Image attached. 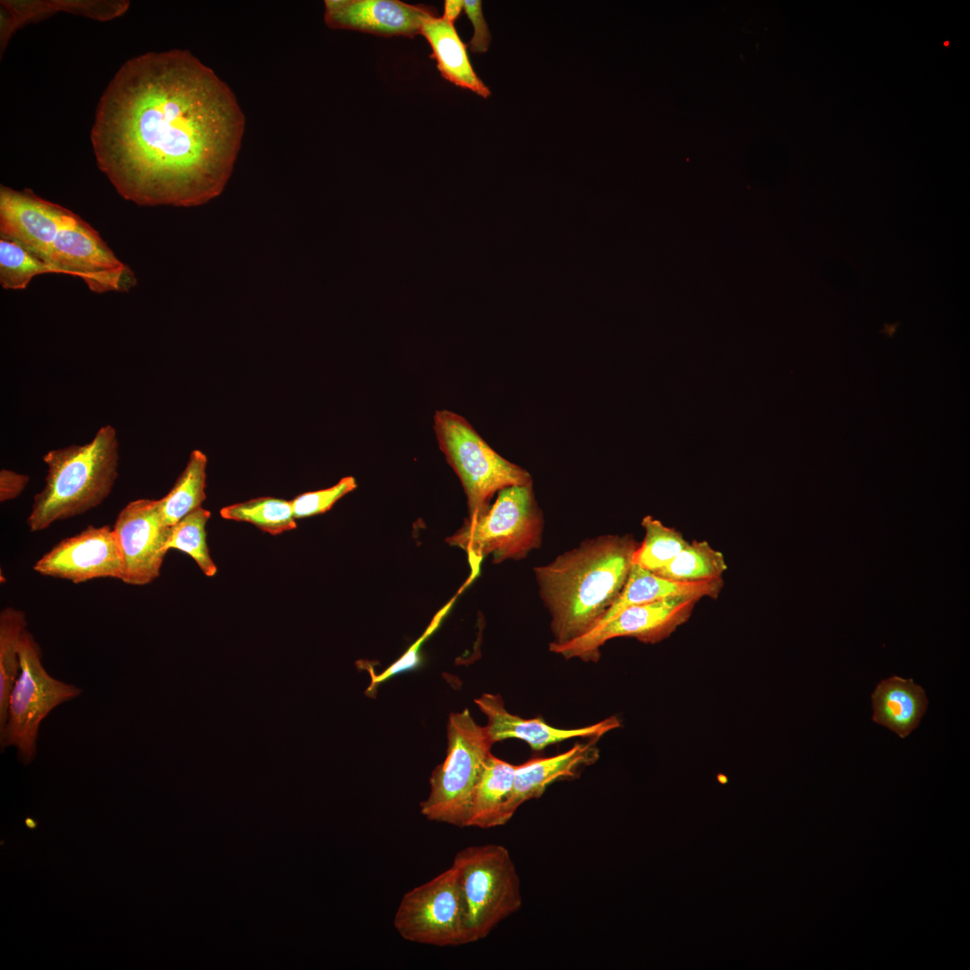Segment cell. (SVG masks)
Returning <instances> with one entry per match:
<instances>
[{"mask_svg": "<svg viewBox=\"0 0 970 970\" xmlns=\"http://www.w3.org/2000/svg\"><path fill=\"white\" fill-rule=\"evenodd\" d=\"M244 115L229 86L190 52L125 62L101 95L91 130L99 169L139 206H200L225 189Z\"/></svg>", "mask_w": 970, "mask_h": 970, "instance_id": "cell-1", "label": "cell"}, {"mask_svg": "<svg viewBox=\"0 0 970 970\" xmlns=\"http://www.w3.org/2000/svg\"><path fill=\"white\" fill-rule=\"evenodd\" d=\"M638 546L631 535H601L534 569L551 616L550 644H566L598 625L622 591Z\"/></svg>", "mask_w": 970, "mask_h": 970, "instance_id": "cell-2", "label": "cell"}, {"mask_svg": "<svg viewBox=\"0 0 970 970\" xmlns=\"http://www.w3.org/2000/svg\"><path fill=\"white\" fill-rule=\"evenodd\" d=\"M119 449L116 429L107 424L87 444L47 452L42 457L45 484L34 496L27 518L30 531H43L101 505L118 478Z\"/></svg>", "mask_w": 970, "mask_h": 970, "instance_id": "cell-3", "label": "cell"}, {"mask_svg": "<svg viewBox=\"0 0 970 970\" xmlns=\"http://www.w3.org/2000/svg\"><path fill=\"white\" fill-rule=\"evenodd\" d=\"M543 525L533 483L514 485L498 490L492 505L468 516L462 527L445 541L467 554L471 568L467 586L480 574L485 556L491 555L493 563L520 560L540 548Z\"/></svg>", "mask_w": 970, "mask_h": 970, "instance_id": "cell-4", "label": "cell"}, {"mask_svg": "<svg viewBox=\"0 0 970 970\" xmlns=\"http://www.w3.org/2000/svg\"><path fill=\"white\" fill-rule=\"evenodd\" d=\"M446 728V757L430 775L420 812L430 821L465 827L473 789L494 744L468 709L452 712Z\"/></svg>", "mask_w": 970, "mask_h": 970, "instance_id": "cell-5", "label": "cell"}, {"mask_svg": "<svg viewBox=\"0 0 970 970\" xmlns=\"http://www.w3.org/2000/svg\"><path fill=\"white\" fill-rule=\"evenodd\" d=\"M20 672L12 688L4 724L0 727V749L13 747L24 765L37 754L40 728L48 714L59 705L83 692L72 683L50 675L42 664V650L26 629L18 647Z\"/></svg>", "mask_w": 970, "mask_h": 970, "instance_id": "cell-6", "label": "cell"}, {"mask_svg": "<svg viewBox=\"0 0 970 970\" xmlns=\"http://www.w3.org/2000/svg\"><path fill=\"white\" fill-rule=\"evenodd\" d=\"M433 428L440 450L463 485L468 516L485 510L498 490L533 483L525 469L498 454L461 415L436 410Z\"/></svg>", "mask_w": 970, "mask_h": 970, "instance_id": "cell-7", "label": "cell"}, {"mask_svg": "<svg viewBox=\"0 0 970 970\" xmlns=\"http://www.w3.org/2000/svg\"><path fill=\"white\" fill-rule=\"evenodd\" d=\"M467 909L469 943L487 937L522 905L520 879L507 849L499 844L469 846L451 865Z\"/></svg>", "mask_w": 970, "mask_h": 970, "instance_id": "cell-8", "label": "cell"}, {"mask_svg": "<svg viewBox=\"0 0 970 970\" xmlns=\"http://www.w3.org/2000/svg\"><path fill=\"white\" fill-rule=\"evenodd\" d=\"M393 926L411 942L437 947L469 944L467 909L454 869L450 867L407 892Z\"/></svg>", "mask_w": 970, "mask_h": 970, "instance_id": "cell-9", "label": "cell"}, {"mask_svg": "<svg viewBox=\"0 0 970 970\" xmlns=\"http://www.w3.org/2000/svg\"><path fill=\"white\" fill-rule=\"evenodd\" d=\"M698 601L678 596L631 605L572 641L562 645L550 644L549 649L566 659L597 662L600 648L614 638L630 637L643 643H657L670 637L689 620Z\"/></svg>", "mask_w": 970, "mask_h": 970, "instance_id": "cell-10", "label": "cell"}, {"mask_svg": "<svg viewBox=\"0 0 970 970\" xmlns=\"http://www.w3.org/2000/svg\"><path fill=\"white\" fill-rule=\"evenodd\" d=\"M171 528L163 520L159 499H136L119 511L112 530L122 559L121 581L145 586L159 577Z\"/></svg>", "mask_w": 970, "mask_h": 970, "instance_id": "cell-11", "label": "cell"}, {"mask_svg": "<svg viewBox=\"0 0 970 970\" xmlns=\"http://www.w3.org/2000/svg\"><path fill=\"white\" fill-rule=\"evenodd\" d=\"M33 570L79 584L106 578L120 580L123 564L112 527L89 525L54 545L35 562Z\"/></svg>", "mask_w": 970, "mask_h": 970, "instance_id": "cell-12", "label": "cell"}, {"mask_svg": "<svg viewBox=\"0 0 970 970\" xmlns=\"http://www.w3.org/2000/svg\"><path fill=\"white\" fill-rule=\"evenodd\" d=\"M324 5L328 27L384 37L413 38L427 21L438 17L432 6L399 0H326Z\"/></svg>", "mask_w": 970, "mask_h": 970, "instance_id": "cell-13", "label": "cell"}, {"mask_svg": "<svg viewBox=\"0 0 970 970\" xmlns=\"http://www.w3.org/2000/svg\"><path fill=\"white\" fill-rule=\"evenodd\" d=\"M71 210L43 199L31 190L0 187V236L13 241L40 260Z\"/></svg>", "mask_w": 970, "mask_h": 970, "instance_id": "cell-14", "label": "cell"}, {"mask_svg": "<svg viewBox=\"0 0 970 970\" xmlns=\"http://www.w3.org/2000/svg\"><path fill=\"white\" fill-rule=\"evenodd\" d=\"M474 702L487 718L485 728L493 744L507 738H517L526 742L534 751H542L550 745L571 738L598 739L621 726L620 719L611 716L583 728H560L547 724L541 718L523 719L509 712L499 694L485 692Z\"/></svg>", "mask_w": 970, "mask_h": 970, "instance_id": "cell-15", "label": "cell"}, {"mask_svg": "<svg viewBox=\"0 0 970 970\" xmlns=\"http://www.w3.org/2000/svg\"><path fill=\"white\" fill-rule=\"evenodd\" d=\"M596 738L587 743H577L568 751L550 757L532 758L516 766L514 785L506 805L505 819L512 818L519 807L540 798L546 788L560 779L577 777L580 769L598 759Z\"/></svg>", "mask_w": 970, "mask_h": 970, "instance_id": "cell-16", "label": "cell"}, {"mask_svg": "<svg viewBox=\"0 0 970 970\" xmlns=\"http://www.w3.org/2000/svg\"><path fill=\"white\" fill-rule=\"evenodd\" d=\"M723 585L722 578L700 582L671 580L632 564L622 591L597 626L608 622L621 611L631 605L667 597L683 596L698 600L703 597L717 598Z\"/></svg>", "mask_w": 970, "mask_h": 970, "instance_id": "cell-17", "label": "cell"}, {"mask_svg": "<svg viewBox=\"0 0 970 970\" xmlns=\"http://www.w3.org/2000/svg\"><path fill=\"white\" fill-rule=\"evenodd\" d=\"M871 700L873 721L901 738L917 728L928 705L925 692L920 685L913 679L896 675L881 681L872 692Z\"/></svg>", "mask_w": 970, "mask_h": 970, "instance_id": "cell-18", "label": "cell"}, {"mask_svg": "<svg viewBox=\"0 0 970 970\" xmlns=\"http://www.w3.org/2000/svg\"><path fill=\"white\" fill-rule=\"evenodd\" d=\"M420 34L431 47L430 57L436 62L443 78L482 98L489 97L490 91L474 72L466 46L460 39L454 23L442 17H435L423 24Z\"/></svg>", "mask_w": 970, "mask_h": 970, "instance_id": "cell-19", "label": "cell"}, {"mask_svg": "<svg viewBox=\"0 0 970 970\" xmlns=\"http://www.w3.org/2000/svg\"><path fill=\"white\" fill-rule=\"evenodd\" d=\"M516 766L489 754L473 789L465 827L487 829L507 824L505 808L513 789Z\"/></svg>", "mask_w": 970, "mask_h": 970, "instance_id": "cell-20", "label": "cell"}, {"mask_svg": "<svg viewBox=\"0 0 970 970\" xmlns=\"http://www.w3.org/2000/svg\"><path fill=\"white\" fill-rule=\"evenodd\" d=\"M9 22L13 30L44 19L57 12H66L98 21H107L123 14L128 1L53 0L4 1Z\"/></svg>", "mask_w": 970, "mask_h": 970, "instance_id": "cell-21", "label": "cell"}, {"mask_svg": "<svg viewBox=\"0 0 970 970\" xmlns=\"http://www.w3.org/2000/svg\"><path fill=\"white\" fill-rule=\"evenodd\" d=\"M207 455L193 450L188 463L170 491L159 499L163 522L172 527L206 499Z\"/></svg>", "mask_w": 970, "mask_h": 970, "instance_id": "cell-22", "label": "cell"}, {"mask_svg": "<svg viewBox=\"0 0 970 970\" xmlns=\"http://www.w3.org/2000/svg\"><path fill=\"white\" fill-rule=\"evenodd\" d=\"M723 554L706 541H692L666 567L653 572L681 582H700L722 578L727 570Z\"/></svg>", "mask_w": 970, "mask_h": 970, "instance_id": "cell-23", "label": "cell"}, {"mask_svg": "<svg viewBox=\"0 0 970 970\" xmlns=\"http://www.w3.org/2000/svg\"><path fill=\"white\" fill-rule=\"evenodd\" d=\"M224 519L250 523L261 531L278 535L296 527L291 501L260 497L226 506L220 510Z\"/></svg>", "mask_w": 970, "mask_h": 970, "instance_id": "cell-24", "label": "cell"}, {"mask_svg": "<svg viewBox=\"0 0 970 970\" xmlns=\"http://www.w3.org/2000/svg\"><path fill=\"white\" fill-rule=\"evenodd\" d=\"M26 613L5 607L0 613V727L6 719L9 696L20 672L18 647L26 629Z\"/></svg>", "mask_w": 970, "mask_h": 970, "instance_id": "cell-25", "label": "cell"}, {"mask_svg": "<svg viewBox=\"0 0 970 970\" xmlns=\"http://www.w3.org/2000/svg\"><path fill=\"white\" fill-rule=\"evenodd\" d=\"M645 536L633 553L632 563L651 572L666 567L688 544L682 534L653 516L641 521Z\"/></svg>", "mask_w": 970, "mask_h": 970, "instance_id": "cell-26", "label": "cell"}, {"mask_svg": "<svg viewBox=\"0 0 970 970\" xmlns=\"http://www.w3.org/2000/svg\"><path fill=\"white\" fill-rule=\"evenodd\" d=\"M210 512L202 507L192 511L171 528L166 550H178L188 554L207 577L216 575L217 568L207 543L206 525Z\"/></svg>", "mask_w": 970, "mask_h": 970, "instance_id": "cell-27", "label": "cell"}, {"mask_svg": "<svg viewBox=\"0 0 970 970\" xmlns=\"http://www.w3.org/2000/svg\"><path fill=\"white\" fill-rule=\"evenodd\" d=\"M454 600L455 597L453 598L445 606H444L432 619L430 624L423 632V634L410 647V648L399 659H397L393 664L388 666L381 674H375L366 662H357L356 665L358 667L367 669L371 675L370 685L366 691V695H370L371 692L375 691L376 687L380 683L390 679L392 676L418 667V666L421 662V657L419 655V648L421 645L439 627L442 620L445 618V616L452 607Z\"/></svg>", "mask_w": 970, "mask_h": 970, "instance_id": "cell-28", "label": "cell"}, {"mask_svg": "<svg viewBox=\"0 0 970 970\" xmlns=\"http://www.w3.org/2000/svg\"><path fill=\"white\" fill-rule=\"evenodd\" d=\"M357 486L355 478L347 476L330 488L297 495L290 500L295 518L309 517L330 510L340 498L354 490Z\"/></svg>", "mask_w": 970, "mask_h": 970, "instance_id": "cell-29", "label": "cell"}, {"mask_svg": "<svg viewBox=\"0 0 970 970\" xmlns=\"http://www.w3.org/2000/svg\"><path fill=\"white\" fill-rule=\"evenodd\" d=\"M481 1L463 0V10L473 26V36L469 43L472 52L485 53L489 47L491 35L484 19Z\"/></svg>", "mask_w": 970, "mask_h": 970, "instance_id": "cell-30", "label": "cell"}, {"mask_svg": "<svg viewBox=\"0 0 970 970\" xmlns=\"http://www.w3.org/2000/svg\"><path fill=\"white\" fill-rule=\"evenodd\" d=\"M29 481L30 478L26 474L2 469L0 471V502L4 503L19 497Z\"/></svg>", "mask_w": 970, "mask_h": 970, "instance_id": "cell-31", "label": "cell"}, {"mask_svg": "<svg viewBox=\"0 0 970 970\" xmlns=\"http://www.w3.org/2000/svg\"><path fill=\"white\" fill-rule=\"evenodd\" d=\"M463 9V1H462V0H445V5H444V15H443L442 18L445 19V21L451 22V23H454V21L460 15Z\"/></svg>", "mask_w": 970, "mask_h": 970, "instance_id": "cell-32", "label": "cell"}, {"mask_svg": "<svg viewBox=\"0 0 970 970\" xmlns=\"http://www.w3.org/2000/svg\"><path fill=\"white\" fill-rule=\"evenodd\" d=\"M26 823H27V825L30 826L31 828H33L35 826L34 822L31 821V820L27 819Z\"/></svg>", "mask_w": 970, "mask_h": 970, "instance_id": "cell-33", "label": "cell"}]
</instances>
